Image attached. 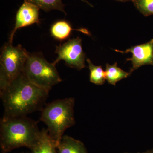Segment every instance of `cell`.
<instances>
[{"label":"cell","instance_id":"9","mask_svg":"<svg viewBox=\"0 0 153 153\" xmlns=\"http://www.w3.org/2000/svg\"><path fill=\"white\" fill-rule=\"evenodd\" d=\"M57 146L51 139L47 129L43 128L40 131L38 139L31 148V153H57Z\"/></svg>","mask_w":153,"mask_h":153},{"label":"cell","instance_id":"11","mask_svg":"<svg viewBox=\"0 0 153 153\" xmlns=\"http://www.w3.org/2000/svg\"><path fill=\"white\" fill-rule=\"evenodd\" d=\"M71 25L65 20L57 21L52 25L50 33L53 38L60 41L66 40L70 36L73 30Z\"/></svg>","mask_w":153,"mask_h":153},{"label":"cell","instance_id":"8","mask_svg":"<svg viewBox=\"0 0 153 153\" xmlns=\"http://www.w3.org/2000/svg\"><path fill=\"white\" fill-rule=\"evenodd\" d=\"M39 10L34 5L24 2L17 12L15 27L9 38V43H13L14 35L17 30L33 24L40 23L39 19Z\"/></svg>","mask_w":153,"mask_h":153},{"label":"cell","instance_id":"18","mask_svg":"<svg viewBox=\"0 0 153 153\" xmlns=\"http://www.w3.org/2000/svg\"><path fill=\"white\" fill-rule=\"evenodd\" d=\"M81 1H82L83 2L87 3L89 5L91 6V7H93V6H92V5L91 4H90V3L88 2V1H86V0H81Z\"/></svg>","mask_w":153,"mask_h":153},{"label":"cell","instance_id":"12","mask_svg":"<svg viewBox=\"0 0 153 153\" xmlns=\"http://www.w3.org/2000/svg\"><path fill=\"white\" fill-rule=\"evenodd\" d=\"M105 78L108 82L111 85H115L117 82L126 78L130 75L129 72H126L118 67L117 63L113 65L107 63L105 70Z\"/></svg>","mask_w":153,"mask_h":153},{"label":"cell","instance_id":"2","mask_svg":"<svg viewBox=\"0 0 153 153\" xmlns=\"http://www.w3.org/2000/svg\"><path fill=\"white\" fill-rule=\"evenodd\" d=\"M1 148L2 153L26 147L31 149L40 135L37 122L27 116L8 117L1 120Z\"/></svg>","mask_w":153,"mask_h":153},{"label":"cell","instance_id":"14","mask_svg":"<svg viewBox=\"0 0 153 153\" xmlns=\"http://www.w3.org/2000/svg\"><path fill=\"white\" fill-rule=\"evenodd\" d=\"M90 70V81L97 85H102L105 82V71L102 66H95L89 59H86Z\"/></svg>","mask_w":153,"mask_h":153},{"label":"cell","instance_id":"17","mask_svg":"<svg viewBox=\"0 0 153 153\" xmlns=\"http://www.w3.org/2000/svg\"><path fill=\"white\" fill-rule=\"evenodd\" d=\"M115 1H117L121 2H126L131 1L132 0H115Z\"/></svg>","mask_w":153,"mask_h":153},{"label":"cell","instance_id":"4","mask_svg":"<svg viewBox=\"0 0 153 153\" xmlns=\"http://www.w3.org/2000/svg\"><path fill=\"white\" fill-rule=\"evenodd\" d=\"M23 73L30 82L49 92L62 81L55 65L40 53L30 54Z\"/></svg>","mask_w":153,"mask_h":153},{"label":"cell","instance_id":"15","mask_svg":"<svg viewBox=\"0 0 153 153\" xmlns=\"http://www.w3.org/2000/svg\"><path fill=\"white\" fill-rule=\"evenodd\" d=\"M131 1L145 17L153 15V0H132Z\"/></svg>","mask_w":153,"mask_h":153},{"label":"cell","instance_id":"5","mask_svg":"<svg viewBox=\"0 0 153 153\" xmlns=\"http://www.w3.org/2000/svg\"><path fill=\"white\" fill-rule=\"evenodd\" d=\"M29 55L21 45L14 47L8 42L3 46L0 58V92L23 72Z\"/></svg>","mask_w":153,"mask_h":153},{"label":"cell","instance_id":"1","mask_svg":"<svg viewBox=\"0 0 153 153\" xmlns=\"http://www.w3.org/2000/svg\"><path fill=\"white\" fill-rule=\"evenodd\" d=\"M49 93L30 82L22 72L0 92L4 107V116H26L36 111H42Z\"/></svg>","mask_w":153,"mask_h":153},{"label":"cell","instance_id":"10","mask_svg":"<svg viewBox=\"0 0 153 153\" xmlns=\"http://www.w3.org/2000/svg\"><path fill=\"white\" fill-rule=\"evenodd\" d=\"M57 149L58 153H88L82 142L67 135L63 136Z\"/></svg>","mask_w":153,"mask_h":153},{"label":"cell","instance_id":"6","mask_svg":"<svg viewBox=\"0 0 153 153\" xmlns=\"http://www.w3.org/2000/svg\"><path fill=\"white\" fill-rule=\"evenodd\" d=\"M57 57L54 61L56 66L59 61H65L67 66L80 70L85 67V55L82 48V40L78 37L68 40L66 43L57 46Z\"/></svg>","mask_w":153,"mask_h":153},{"label":"cell","instance_id":"16","mask_svg":"<svg viewBox=\"0 0 153 153\" xmlns=\"http://www.w3.org/2000/svg\"><path fill=\"white\" fill-rule=\"evenodd\" d=\"M153 153V149H152L149 150H148L146 151V152H144L143 153Z\"/></svg>","mask_w":153,"mask_h":153},{"label":"cell","instance_id":"7","mask_svg":"<svg viewBox=\"0 0 153 153\" xmlns=\"http://www.w3.org/2000/svg\"><path fill=\"white\" fill-rule=\"evenodd\" d=\"M115 51L122 54L131 53L132 54L131 57L126 60L127 61H131L132 64L129 72L130 74L144 65H153V39L145 44L131 47L125 51L117 49Z\"/></svg>","mask_w":153,"mask_h":153},{"label":"cell","instance_id":"3","mask_svg":"<svg viewBox=\"0 0 153 153\" xmlns=\"http://www.w3.org/2000/svg\"><path fill=\"white\" fill-rule=\"evenodd\" d=\"M74 102L72 97L57 100L46 105L42 109L40 120L47 126L49 137L57 148L64 132L75 123Z\"/></svg>","mask_w":153,"mask_h":153},{"label":"cell","instance_id":"13","mask_svg":"<svg viewBox=\"0 0 153 153\" xmlns=\"http://www.w3.org/2000/svg\"><path fill=\"white\" fill-rule=\"evenodd\" d=\"M46 12L57 10L66 14L62 0H24Z\"/></svg>","mask_w":153,"mask_h":153}]
</instances>
